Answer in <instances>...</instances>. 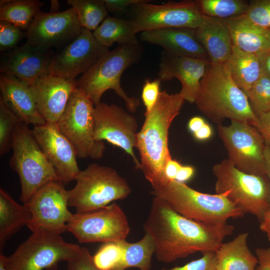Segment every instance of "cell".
<instances>
[{
	"instance_id": "cell-51",
	"label": "cell",
	"mask_w": 270,
	"mask_h": 270,
	"mask_svg": "<svg viewBox=\"0 0 270 270\" xmlns=\"http://www.w3.org/2000/svg\"><path fill=\"white\" fill-rule=\"evenodd\" d=\"M264 158L266 174L270 180V150L266 144L264 148Z\"/></svg>"
},
{
	"instance_id": "cell-40",
	"label": "cell",
	"mask_w": 270,
	"mask_h": 270,
	"mask_svg": "<svg viewBox=\"0 0 270 270\" xmlns=\"http://www.w3.org/2000/svg\"><path fill=\"white\" fill-rule=\"evenodd\" d=\"M160 79L146 80L142 88V99L146 108L144 113L150 112L156 104L160 92Z\"/></svg>"
},
{
	"instance_id": "cell-46",
	"label": "cell",
	"mask_w": 270,
	"mask_h": 270,
	"mask_svg": "<svg viewBox=\"0 0 270 270\" xmlns=\"http://www.w3.org/2000/svg\"><path fill=\"white\" fill-rule=\"evenodd\" d=\"M194 172V168L192 166H182L180 169L174 180L184 183L192 178Z\"/></svg>"
},
{
	"instance_id": "cell-16",
	"label": "cell",
	"mask_w": 270,
	"mask_h": 270,
	"mask_svg": "<svg viewBox=\"0 0 270 270\" xmlns=\"http://www.w3.org/2000/svg\"><path fill=\"white\" fill-rule=\"evenodd\" d=\"M82 29L72 8L57 12L40 10L26 32V43L48 50L68 44L80 34Z\"/></svg>"
},
{
	"instance_id": "cell-25",
	"label": "cell",
	"mask_w": 270,
	"mask_h": 270,
	"mask_svg": "<svg viewBox=\"0 0 270 270\" xmlns=\"http://www.w3.org/2000/svg\"><path fill=\"white\" fill-rule=\"evenodd\" d=\"M222 20L229 30L233 46L256 54L270 50V30L254 24L244 14Z\"/></svg>"
},
{
	"instance_id": "cell-18",
	"label": "cell",
	"mask_w": 270,
	"mask_h": 270,
	"mask_svg": "<svg viewBox=\"0 0 270 270\" xmlns=\"http://www.w3.org/2000/svg\"><path fill=\"white\" fill-rule=\"evenodd\" d=\"M32 134L54 168L60 180L67 184L75 180L80 170L74 148L60 130L56 124L34 126Z\"/></svg>"
},
{
	"instance_id": "cell-50",
	"label": "cell",
	"mask_w": 270,
	"mask_h": 270,
	"mask_svg": "<svg viewBox=\"0 0 270 270\" xmlns=\"http://www.w3.org/2000/svg\"><path fill=\"white\" fill-rule=\"evenodd\" d=\"M260 229L266 234L270 242V210L266 212L260 222Z\"/></svg>"
},
{
	"instance_id": "cell-3",
	"label": "cell",
	"mask_w": 270,
	"mask_h": 270,
	"mask_svg": "<svg viewBox=\"0 0 270 270\" xmlns=\"http://www.w3.org/2000/svg\"><path fill=\"white\" fill-rule=\"evenodd\" d=\"M195 104L218 125L226 119L253 126L257 122L246 95L234 82L225 64L208 66Z\"/></svg>"
},
{
	"instance_id": "cell-15",
	"label": "cell",
	"mask_w": 270,
	"mask_h": 270,
	"mask_svg": "<svg viewBox=\"0 0 270 270\" xmlns=\"http://www.w3.org/2000/svg\"><path fill=\"white\" fill-rule=\"evenodd\" d=\"M94 136L96 140H106L123 150L132 159L136 169H140L134 148H136L138 123L128 110L112 104L100 102L94 106Z\"/></svg>"
},
{
	"instance_id": "cell-53",
	"label": "cell",
	"mask_w": 270,
	"mask_h": 270,
	"mask_svg": "<svg viewBox=\"0 0 270 270\" xmlns=\"http://www.w3.org/2000/svg\"><path fill=\"white\" fill-rule=\"evenodd\" d=\"M58 2L57 0H51L50 10H54V12H56L54 10H58Z\"/></svg>"
},
{
	"instance_id": "cell-45",
	"label": "cell",
	"mask_w": 270,
	"mask_h": 270,
	"mask_svg": "<svg viewBox=\"0 0 270 270\" xmlns=\"http://www.w3.org/2000/svg\"><path fill=\"white\" fill-rule=\"evenodd\" d=\"M182 165L177 160H170L166 164L164 174L168 180H174Z\"/></svg>"
},
{
	"instance_id": "cell-22",
	"label": "cell",
	"mask_w": 270,
	"mask_h": 270,
	"mask_svg": "<svg viewBox=\"0 0 270 270\" xmlns=\"http://www.w3.org/2000/svg\"><path fill=\"white\" fill-rule=\"evenodd\" d=\"M140 36L142 40L159 46L170 54L209 60L206 52L196 37L195 30L163 28L143 32Z\"/></svg>"
},
{
	"instance_id": "cell-30",
	"label": "cell",
	"mask_w": 270,
	"mask_h": 270,
	"mask_svg": "<svg viewBox=\"0 0 270 270\" xmlns=\"http://www.w3.org/2000/svg\"><path fill=\"white\" fill-rule=\"evenodd\" d=\"M123 248V258L118 270L136 268L139 270H151L152 259L154 254L155 246L151 236L145 233L138 242H128L121 241Z\"/></svg>"
},
{
	"instance_id": "cell-35",
	"label": "cell",
	"mask_w": 270,
	"mask_h": 270,
	"mask_svg": "<svg viewBox=\"0 0 270 270\" xmlns=\"http://www.w3.org/2000/svg\"><path fill=\"white\" fill-rule=\"evenodd\" d=\"M250 107L258 116L270 110V76L262 74L246 94Z\"/></svg>"
},
{
	"instance_id": "cell-49",
	"label": "cell",
	"mask_w": 270,
	"mask_h": 270,
	"mask_svg": "<svg viewBox=\"0 0 270 270\" xmlns=\"http://www.w3.org/2000/svg\"><path fill=\"white\" fill-rule=\"evenodd\" d=\"M206 123L204 120L199 116L192 117L188 124V128L192 134L199 130Z\"/></svg>"
},
{
	"instance_id": "cell-2",
	"label": "cell",
	"mask_w": 270,
	"mask_h": 270,
	"mask_svg": "<svg viewBox=\"0 0 270 270\" xmlns=\"http://www.w3.org/2000/svg\"><path fill=\"white\" fill-rule=\"evenodd\" d=\"M184 100L179 92H160L152 110L144 113V122L138 132L136 148L140 158V170L152 190L169 182L164 174L166 163L172 159L168 145V130L178 115Z\"/></svg>"
},
{
	"instance_id": "cell-26",
	"label": "cell",
	"mask_w": 270,
	"mask_h": 270,
	"mask_svg": "<svg viewBox=\"0 0 270 270\" xmlns=\"http://www.w3.org/2000/svg\"><path fill=\"white\" fill-rule=\"evenodd\" d=\"M248 232L238 234L232 240L222 243L216 252V270H255L258 260L250 250Z\"/></svg>"
},
{
	"instance_id": "cell-29",
	"label": "cell",
	"mask_w": 270,
	"mask_h": 270,
	"mask_svg": "<svg viewBox=\"0 0 270 270\" xmlns=\"http://www.w3.org/2000/svg\"><path fill=\"white\" fill-rule=\"evenodd\" d=\"M92 34L99 44L108 48L115 42L120 45L138 44L132 20L108 16Z\"/></svg>"
},
{
	"instance_id": "cell-39",
	"label": "cell",
	"mask_w": 270,
	"mask_h": 270,
	"mask_svg": "<svg viewBox=\"0 0 270 270\" xmlns=\"http://www.w3.org/2000/svg\"><path fill=\"white\" fill-rule=\"evenodd\" d=\"M202 256L183 266L171 268H162L161 270H216V256L214 252L202 253Z\"/></svg>"
},
{
	"instance_id": "cell-19",
	"label": "cell",
	"mask_w": 270,
	"mask_h": 270,
	"mask_svg": "<svg viewBox=\"0 0 270 270\" xmlns=\"http://www.w3.org/2000/svg\"><path fill=\"white\" fill-rule=\"evenodd\" d=\"M210 64L209 60L175 56L163 51L159 64L158 78L161 82L177 78L182 85L179 92L181 96L184 100L195 103L200 82Z\"/></svg>"
},
{
	"instance_id": "cell-38",
	"label": "cell",
	"mask_w": 270,
	"mask_h": 270,
	"mask_svg": "<svg viewBox=\"0 0 270 270\" xmlns=\"http://www.w3.org/2000/svg\"><path fill=\"white\" fill-rule=\"evenodd\" d=\"M8 22L0 21V50L4 52L16 48L17 44L26 37V33Z\"/></svg>"
},
{
	"instance_id": "cell-36",
	"label": "cell",
	"mask_w": 270,
	"mask_h": 270,
	"mask_svg": "<svg viewBox=\"0 0 270 270\" xmlns=\"http://www.w3.org/2000/svg\"><path fill=\"white\" fill-rule=\"evenodd\" d=\"M22 122L0 98V156L12 148L16 124Z\"/></svg>"
},
{
	"instance_id": "cell-33",
	"label": "cell",
	"mask_w": 270,
	"mask_h": 270,
	"mask_svg": "<svg viewBox=\"0 0 270 270\" xmlns=\"http://www.w3.org/2000/svg\"><path fill=\"white\" fill-rule=\"evenodd\" d=\"M195 2L202 14L222 20L244 14L249 3L243 0H197Z\"/></svg>"
},
{
	"instance_id": "cell-44",
	"label": "cell",
	"mask_w": 270,
	"mask_h": 270,
	"mask_svg": "<svg viewBox=\"0 0 270 270\" xmlns=\"http://www.w3.org/2000/svg\"><path fill=\"white\" fill-rule=\"evenodd\" d=\"M256 254L258 263L255 270H270V248H257Z\"/></svg>"
},
{
	"instance_id": "cell-21",
	"label": "cell",
	"mask_w": 270,
	"mask_h": 270,
	"mask_svg": "<svg viewBox=\"0 0 270 270\" xmlns=\"http://www.w3.org/2000/svg\"><path fill=\"white\" fill-rule=\"evenodd\" d=\"M27 43L16 47L0 66L2 74L12 76L30 86L48 73L52 56L48 50Z\"/></svg>"
},
{
	"instance_id": "cell-10",
	"label": "cell",
	"mask_w": 270,
	"mask_h": 270,
	"mask_svg": "<svg viewBox=\"0 0 270 270\" xmlns=\"http://www.w3.org/2000/svg\"><path fill=\"white\" fill-rule=\"evenodd\" d=\"M94 109L92 101L77 88L56 123L80 158L100 159L106 149L104 142L94 138Z\"/></svg>"
},
{
	"instance_id": "cell-20",
	"label": "cell",
	"mask_w": 270,
	"mask_h": 270,
	"mask_svg": "<svg viewBox=\"0 0 270 270\" xmlns=\"http://www.w3.org/2000/svg\"><path fill=\"white\" fill-rule=\"evenodd\" d=\"M30 88L38 109L46 122L56 124L77 86L76 80L47 73L36 80Z\"/></svg>"
},
{
	"instance_id": "cell-7",
	"label": "cell",
	"mask_w": 270,
	"mask_h": 270,
	"mask_svg": "<svg viewBox=\"0 0 270 270\" xmlns=\"http://www.w3.org/2000/svg\"><path fill=\"white\" fill-rule=\"evenodd\" d=\"M75 180L76 186L68 190V206L78 213L100 209L131 193L127 180L114 169L97 164L80 170Z\"/></svg>"
},
{
	"instance_id": "cell-48",
	"label": "cell",
	"mask_w": 270,
	"mask_h": 270,
	"mask_svg": "<svg viewBox=\"0 0 270 270\" xmlns=\"http://www.w3.org/2000/svg\"><path fill=\"white\" fill-rule=\"evenodd\" d=\"M257 55L260 62L262 73L270 76V50Z\"/></svg>"
},
{
	"instance_id": "cell-5",
	"label": "cell",
	"mask_w": 270,
	"mask_h": 270,
	"mask_svg": "<svg viewBox=\"0 0 270 270\" xmlns=\"http://www.w3.org/2000/svg\"><path fill=\"white\" fill-rule=\"evenodd\" d=\"M150 194L164 200L177 212L188 218L208 224H222L230 218L244 216L224 193L200 192L176 180H170Z\"/></svg>"
},
{
	"instance_id": "cell-12",
	"label": "cell",
	"mask_w": 270,
	"mask_h": 270,
	"mask_svg": "<svg viewBox=\"0 0 270 270\" xmlns=\"http://www.w3.org/2000/svg\"><path fill=\"white\" fill-rule=\"evenodd\" d=\"M67 230L80 243L119 242L130 232L127 217L116 202L100 209L72 214Z\"/></svg>"
},
{
	"instance_id": "cell-31",
	"label": "cell",
	"mask_w": 270,
	"mask_h": 270,
	"mask_svg": "<svg viewBox=\"0 0 270 270\" xmlns=\"http://www.w3.org/2000/svg\"><path fill=\"white\" fill-rule=\"evenodd\" d=\"M44 4L38 0H11L0 6V20L27 30Z\"/></svg>"
},
{
	"instance_id": "cell-27",
	"label": "cell",
	"mask_w": 270,
	"mask_h": 270,
	"mask_svg": "<svg viewBox=\"0 0 270 270\" xmlns=\"http://www.w3.org/2000/svg\"><path fill=\"white\" fill-rule=\"evenodd\" d=\"M225 64L234 82L246 94L262 74L257 54L244 52L233 46L231 56Z\"/></svg>"
},
{
	"instance_id": "cell-11",
	"label": "cell",
	"mask_w": 270,
	"mask_h": 270,
	"mask_svg": "<svg viewBox=\"0 0 270 270\" xmlns=\"http://www.w3.org/2000/svg\"><path fill=\"white\" fill-rule=\"evenodd\" d=\"M217 130L226 149L228 159L238 170L252 174H266L265 144L254 126L230 120L228 126L218 125Z\"/></svg>"
},
{
	"instance_id": "cell-32",
	"label": "cell",
	"mask_w": 270,
	"mask_h": 270,
	"mask_svg": "<svg viewBox=\"0 0 270 270\" xmlns=\"http://www.w3.org/2000/svg\"><path fill=\"white\" fill-rule=\"evenodd\" d=\"M82 28L94 31L108 16L103 0H67Z\"/></svg>"
},
{
	"instance_id": "cell-13",
	"label": "cell",
	"mask_w": 270,
	"mask_h": 270,
	"mask_svg": "<svg viewBox=\"0 0 270 270\" xmlns=\"http://www.w3.org/2000/svg\"><path fill=\"white\" fill-rule=\"evenodd\" d=\"M149 2L146 0L134 6V16L131 20L137 33L170 28L196 30L204 18L195 0L169 1L162 4Z\"/></svg>"
},
{
	"instance_id": "cell-23",
	"label": "cell",
	"mask_w": 270,
	"mask_h": 270,
	"mask_svg": "<svg viewBox=\"0 0 270 270\" xmlns=\"http://www.w3.org/2000/svg\"><path fill=\"white\" fill-rule=\"evenodd\" d=\"M0 98L26 124L46 123L40 113L30 86L15 77L1 74Z\"/></svg>"
},
{
	"instance_id": "cell-28",
	"label": "cell",
	"mask_w": 270,
	"mask_h": 270,
	"mask_svg": "<svg viewBox=\"0 0 270 270\" xmlns=\"http://www.w3.org/2000/svg\"><path fill=\"white\" fill-rule=\"evenodd\" d=\"M32 213L24 204L16 202L2 188H0V248L22 226L28 225Z\"/></svg>"
},
{
	"instance_id": "cell-52",
	"label": "cell",
	"mask_w": 270,
	"mask_h": 270,
	"mask_svg": "<svg viewBox=\"0 0 270 270\" xmlns=\"http://www.w3.org/2000/svg\"><path fill=\"white\" fill-rule=\"evenodd\" d=\"M6 256L2 252L0 253V270H8L6 264Z\"/></svg>"
},
{
	"instance_id": "cell-14",
	"label": "cell",
	"mask_w": 270,
	"mask_h": 270,
	"mask_svg": "<svg viewBox=\"0 0 270 270\" xmlns=\"http://www.w3.org/2000/svg\"><path fill=\"white\" fill-rule=\"evenodd\" d=\"M32 213L27 226L34 232L44 230L60 235L68 231L72 216L68 210V194L60 181L50 182L38 190L25 204Z\"/></svg>"
},
{
	"instance_id": "cell-43",
	"label": "cell",
	"mask_w": 270,
	"mask_h": 270,
	"mask_svg": "<svg viewBox=\"0 0 270 270\" xmlns=\"http://www.w3.org/2000/svg\"><path fill=\"white\" fill-rule=\"evenodd\" d=\"M146 0H103L108 12H120L130 5L135 6Z\"/></svg>"
},
{
	"instance_id": "cell-1",
	"label": "cell",
	"mask_w": 270,
	"mask_h": 270,
	"mask_svg": "<svg viewBox=\"0 0 270 270\" xmlns=\"http://www.w3.org/2000/svg\"><path fill=\"white\" fill-rule=\"evenodd\" d=\"M143 228L154 241L157 260L166 263L196 252H216L234 230L227 222L208 224L186 218L156 197Z\"/></svg>"
},
{
	"instance_id": "cell-4",
	"label": "cell",
	"mask_w": 270,
	"mask_h": 270,
	"mask_svg": "<svg viewBox=\"0 0 270 270\" xmlns=\"http://www.w3.org/2000/svg\"><path fill=\"white\" fill-rule=\"evenodd\" d=\"M139 44L120 45L108 51L96 63L76 80V86L93 102H100L103 94L109 90L124 100L127 110L134 112L140 105L136 98L129 96L120 85L124 72L140 58Z\"/></svg>"
},
{
	"instance_id": "cell-34",
	"label": "cell",
	"mask_w": 270,
	"mask_h": 270,
	"mask_svg": "<svg viewBox=\"0 0 270 270\" xmlns=\"http://www.w3.org/2000/svg\"><path fill=\"white\" fill-rule=\"evenodd\" d=\"M92 256L100 270H118L123 258L121 241L104 243Z\"/></svg>"
},
{
	"instance_id": "cell-9",
	"label": "cell",
	"mask_w": 270,
	"mask_h": 270,
	"mask_svg": "<svg viewBox=\"0 0 270 270\" xmlns=\"http://www.w3.org/2000/svg\"><path fill=\"white\" fill-rule=\"evenodd\" d=\"M82 248L59 234L39 230L6 256V264L8 270H57L60 262L75 259Z\"/></svg>"
},
{
	"instance_id": "cell-24",
	"label": "cell",
	"mask_w": 270,
	"mask_h": 270,
	"mask_svg": "<svg viewBox=\"0 0 270 270\" xmlns=\"http://www.w3.org/2000/svg\"><path fill=\"white\" fill-rule=\"evenodd\" d=\"M195 33L206 52L210 64H225L228 60L232 42L222 20L204 16L202 24L195 30Z\"/></svg>"
},
{
	"instance_id": "cell-47",
	"label": "cell",
	"mask_w": 270,
	"mask_h": 270,
	"mask_svg": "<svg viewBox=\"0 0 270 270\" xmlns=\"http://www.w3.org/2000/svg\"><path fill=\"white\" fill-rule=\"evenodd\" d=\"M194 138L202 141L209 139L212 134L211 126L206 122L198 131L192 134Z\"/></svg>"
},
{
	"instance_id": "cell-42",
	"label": "cell",
	"mask_w": 270,
	"mask_h": 270,
	"mask_svg": "<svg viewBox=\"0 0 270 270\" xmlns=\"http://www.w3.org/2000/svg\"><path fill=\"white\" fill-rule=\"evenodd\" d=\"M257 118V122L254 126L259 132L265 144L270 150V110L260 114Z\"/></svg>"
},
{
	"instance_id": "cell-8",
	"label": "cell",
	"mask_w": 270,
	"mask_h": 270,
	"mask_svg": "<svg viewBox=\"0 0 270 270\" xmlns=\"http://www.w3.org/2000/svg\"><path fill=\"white\" fill-rule=\"evenodd\" d=\"M12 149L9 164L18 175L21 186L20 200L23 204H26L33 194L46 184L60 181L32 130L22 122L16 126Z\"/></svg>"
},
{
	"instance_id": "cell-37",
	"label": "cell",
	"mask_w": 270,
	"mask_h": 270,
	"mask_svg": "<svg viewBox=\"0 0 270 270\" xmlns=\"http://www.w3.org/2000/svg\"><path fill=\"white\" fill-rule=\"evenodd\" d=\"M254 24L270 30V0H253L244 14Z\"/></svg>"
},
{
	"instance_id": "cell-41",
	"label": "cell",
	"mask_w": 270,
	"mask_h": 270,
	"mask_svg": "<svg viewBox=\"0 0 270 270\" xmlns=\"http://www.w3.org/2000/svg\"><path fill=\"white\" fill-rule=\"evenodd\" d=\"M67 270H100L94 264L88 249L82 246L80 255L68 262Z\"/></svg>"
},
{
	"instance_id": "cell-17",
	"label": "cell",
	"mask_w": 270,
	"mask_h": 270,
	"mask_svg": "<svg viewBox=\"0 0 270 270\" xmlns=\"http://www.w3.org/2000/svg\"><path fill=\"white\" fill-rule=\"evenodd\" d=\"M109 51L99 44L91 31L82 29L80 34L54 56L48 73L71 80L84 74Z\"/></svg>"
},
{
	"instance_id": "cell-6",
	"label": "cell",
	"mask_w": 270,
	"mask_h": 270,
	"mask_svg": "<svg viewBox=\"0 0 270 270\" xmlns=\"http://www.w3.org/2000/svg\"><path fill=\"white\" fill-rule=\"evenodd\" d=\"M216 194L228 198L244 214L256 217L260 222L270 210V180L267 174L256 175L238 170L228 158L214 164Z\"/></svg>"
}]
</instances>
